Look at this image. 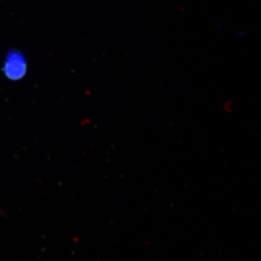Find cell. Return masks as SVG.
Instances as JSON below:
<instances>
[{"label":"cell","instance_id":"6da1fadb","mask_svg":"<svg viewBox=\"0 0 261 261\" xmlns=\"http://www.w3.org/2000/svg\"><path fill=\"white\" fill-rule=\"evenodd\" d=\"M28 61L20 51L12 49L8 52L3 65V72L11 81L22 79L28 72Z\"/></svg>","mask_w":261,"mask_h":261}]
</instances>
